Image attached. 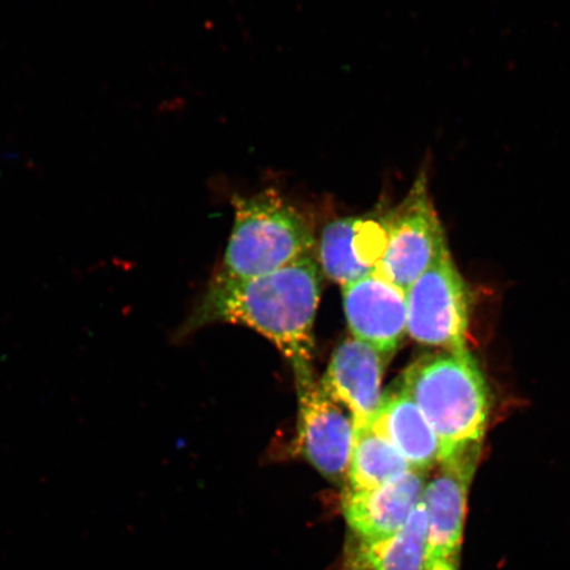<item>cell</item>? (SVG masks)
I'll return each mask as SVG.
<instances>
[{"label":"cell","instance_id":"obj_13","mask_svg":"<svg viewBox=\"0 0 570 570\" xmlns=\"http://www.w3.org/2000/svg\"><path fill=\"white\" fill-rule=\"evenodd\" d=\"M428 514L422 501L403 529L380 540L355 539L342 570H425Z\"/></svg>","mask_w":570,"mask_h":570},{"label":"cell","instance_id":"obj_6","mask_svg":"<svg viewBox=\"0 0 570 570\" xmlns=\"http://www.w3.org/2000/svg\"><path fill=\"white\" fill-rule=\"evenodd\" d=\"M481 451L472 446L440 461V472L425 484V570H460L468 494Z\"/></svg>","mask_w":570,"mask_h":570},{"label":"cell","instance_id":"obj_12","mask_svg":"<svg viewBox=\"0 0 570 570\" xmlns=\"http://www.w3.org/2000/svg\"><path fill=\"white\" fill-rule=\"evenodd\" d=\"M403 455L410 466L426 473L440 461V445L423 412L402 387L387 392L372 424Z\"/></svg>","mask_w":570,"mask_h":570},{"label":"cell","instance_id":"obj_7","mask_svg":"<svg viewBox=\"0 0 570 570\" xmlns=\"http://www.w3.org/2000/svg\"><path fill=\"white\" fill-rule=\"evenodd\" d=\"M297 395L298 449L326 480L346 481L355 439L352 412L317 382Z\"/></svg>","mask_w":570,"mask_h":570},{"label":"cell","instance_id":"obj_1","mask_svg":"<svg viewBox=\"0 0 570 570\" xmlns=\"http://www.w3.org/2000/svg\"><path fill=\"white\" fill-rule=\"evenodd\" d=\"M321 294L315 255L246 281L216 275L184 331L212 323L245 325L279 348L295 370L297 394L315 384L312 358Z\"/></svg>","mask_w":570,"mask_h":570},{"label":"cell","instance_id":"obj_14","mask_svg":"<svg viewBox=\"0 0 570 570\" xmlns=\"http://www.w3.org/2000/svg\"><path fill=\"white\" fill-rule=\"evenodd\" d=\"M413 470L397 449L372 426L355 431L345 491L373 490Z\"/></svg>","mask_w":570,"mask_h":570},{"label":"cell","instance_id":"obj_5","mask_svg":"<svg viewBox=\"0 0 570 570\" xmlns=\"http://www.w3.org/2000/svg\"><path fill=\"white\" fill-rule=\"evenodd\" d=\"M407 334L419 344L468 352L469 295L449 248L405 292Z\"/></svg>","mask_w":570,"mask_h":570},{"label":"cell","instance_id":"obj_8","mask_svg":"<svg viewBox=\"0 0 570 570\" xmlns=\"http://www.w3.org/2000/svg\"><path fill=\"white\" fill-rule=\"evenodd\" d=\"M353 338L366 342L389 360L407 334V296L381 275L342 287Z\"/></svg>","mask_w":570,"mask_h":570},{"label":"cell","instance_id":"obj_10","mask_svg":"<svg viewBox=\"0 0 570 570\" xmlns=\"http://www.w3.org/2000/svg\"><path fill=\"white\" fill-rule=\"evenodd\" d=\"M386 361L366 342L348 338L334 351L330 366L320 382L327 394L352 412L355 431L372 426L380 412Z\"/></svg>","mask_w":570,"mask_h":570},{"label":"cell","instance_id":"obj_3","mask_svg":"<svg viewBox=\"0 0 570 570\" xmlns=\"http://www.w3.org/2000/svg\"><path fill=\"white\" fill-rule=\"evenodd\" d=\"M234 225L218 275L253 279L313 255L315 233L303 214L274 189L232 199Z\"/></svg>","mask_w":570,"mask_h":570},{"label":"cell","instance_id":"obj_9","mask_svg":"<svg viewBox=\"0 0 570 570\" xmlns=\"http://www.w3.org/2000/svg\"><path fill=\"white\" fill-rule=\"evenodd\" d=\"M384 248L383 213L338 218L321 233L318 263L332 282L345 287L375 274Z\"/></svg>","mask_w":570,"mask_h":570},{"label":"cell","instance_id":"obj_4","mask_svg":"<svg viewBox=\"0 0 570 570\" xmlns=\"http://www.w3.org/2000/svg\"><path fill=\"white\" fill-rule=\"evenodd\" d=\"M386 248L376 274L407 292L448 249L443 224L430 194L426 168L420 169L407 196L383 213Z\"/></svg>","mask_w":570,"mask_h":570},{"label":"cell","instance_id":"obj_11","mask_svg":"<svg viewBox=\"0 0 570 570\" xmlns=\"http://www.w3.org/2000/svg\"><path fill=\"white\" fill-rule=\"evenodd\" d=\"M426 473L410 470L383 487L345 491L342 510L356 539L380 540L401 531L423 501Z\"/></svg>","mask_w":570,"mask_h":570},{"label":"cell","instance_id":"obj_2","mask_svg":"<svg viewBox=\"0 0 570 570\" xmlns=\"http://www.w3.org/2000/svg\"><path fill=\"white\" fill-rule=\"evenodd\" d=\"M401 387L436 434L440 461L468 448L482 446L490 396L487 381L469 352L422 356L405 368Z\"/></svg>","mask_w":570,"mask_h":570}]
</instances>
